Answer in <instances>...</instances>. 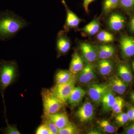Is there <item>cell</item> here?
<instances>
[{
	"label": "cell",
	"mask_w": 134,
	"mask_h": 134,
	"mask_svg": "<svg viewBox=\"0 0 134 134\" xmlns=\"http://www.w3.org/2000/svg\"><path fill=\"white\" fill-rule=\"evenodd\" d=\"M120 8L125 12H131L134 9V0H120Z\"/></svg>",
	"instance_id": "28"
},
{
	"label": "cell",
	"mask_w": 134,
	"mask_h": 134,
	"mask_svg": "<svg viewBox=\"0 0 134 134\" xmlns=\"http://www.w3.org/2000/svg\"><path fill=\"white\" fill-rule=\"evenodd\" d=\"M117 72L119 77L127 84L132 83L133 77L131 68L126 62H120L117 65Z\"/></svg>",
	"instance_id": "15"
},
{
	"label": "cell",
	"mask_w": 134,
	"mask_h": 134,
	"mask_svg": "<svg viewBox=\"0 0 134 134\" xmlns=\"http://www.w3.org/2000/svg\"><path fill=\"white\" fill-rule=\"evenodd\" d=\"M76 81L68 83L56 84L50 89L51 92L64 105L68 100Z\"/></svg>",
	"instance_id": "7"
},
{
	"label": "cell",
	"mask_w": 134,
	"mask_h": 134,
	"mask_svg": "<svg viewBox=\"0 0 134 134\" xmlns=\"http://www.w3.org/2000/svg\"><path fill=\"white\" fill-rule=\"evenodd\" d=\"M130 121H134V107H130L127 113Z\"/></svg>",
	"instance_id": "33"
},
{
	"label": "cell",
	"mask_w": 134,
	"mask_h": 134,
	"mask_svg": "<svg viewBox=\"0 0 134 134\" xmlns=\"http://www.w3.org/2000/svg\"><path fill=\"white\" fill-rule=\"evenodd\" d=\"M81 55L77 51H75L72 55L69 70L74 74H77L83 68L86 64Z\"/></svg>",
	"instance_id": "16"
},
{
	"label": "cell",
	"mask_w": 134,
	"mask_h": 134,
	"mask_svg": "<svg viewBox=\"0 0 134 134\" xmlns=\"http://www.w3.org/2000/svg\"><path fill=\"white\" fill-rule=\"evenodd\" d=\"M46 116L55 124L59 129L65 127L70 122L68 117L65 114L56 113L52 115Z\"/></svg>",
	"instance_id": "22"
},
{
	"label": "cell",
	"mask_w": 134,
	"mask_h": 134,
	"mask_svg": "<svg viewBox=\"0 0 134 134\" xmlns=\"http://www.w3.org/2000/svg\"><path fill=\"white\" fill-rule=\"evenodd\" d=\"M62 2L64 5L65 10L66 12V18L63 26L65 31L67 32H68L71 30L79 31V24L83 21V20L79 18L75 13L70 9L65 0H62Z\"/></svg>",
	"instance_id": "9"
},
{
	"label": "cell",
	"mask_w": 134,
	"mask_h": 134,
	"mask_svg": "<svg viewBox=\"0 0 134 134\" xmlns=\"http://www.w3.org/2000/svg\"><path fill=\"white\" fill-rule=\"evenodd\" d=\"M55 80L56 84L68 83L76 81V75L69 70H61L56 73Z\"/></svg>",
	"instance_id": "20"
},
{
	"label": "cell",
	"mask_w": 134,
	"mask_h": 134,
	"mask_svg": "<svg viewBox=\"0 0 134 134\" xmlns=\"http://www.w3.org/2000/svg\"><path fill=\"white\" fill-rule=\"evenodd\" d=\"M119 46L123 59H128L134 56V37L123 34L120 37Z\"/></svg>",
	"instance_id": "8"
},
{
	"label": "cell",
	"mask_w": 134,
	"mask_h": 134,
	"mask_svg": "<svg viewBox=\"0 0 134 134\" xmlns=\"http://www.w3.org/2000/svg\"><path fill=\"white\" fill-rule=\"evenodd\" d=\"M118 97L115 96V93L110 90L107 92L103 97L101 100L103 110L106 112L111 111L112 108L117 100Z\"/></svg>",
	"instance_id": "21"
},
{
	"label": "cell",
	"mask_w": 134,
	"mask_h": 134,
	"mask_svg": "<svg viewBox=\"0 0 134 134\" xmlns=\"http://www.w3.org/2000/svg\"><path fill=\"white\" fill-rule=\"evenodd\" d=\"M29 23L21 17L9 11L0 14V39H9L14 37Z\"/></svg>",
	"instance_id": "1"
},
{
	"label": "cell",
	"mask_w": 134,
	"mask_h": 134,
	"mask_svg": "<svg viewBox=\"0 0 134 134\" xmlns=\"http://www.w3.org/2000/svg\"><path fill=\"white\" fill-rule=\"evenodd\" d=\"M36 134H52L48 127L45 124L41 125L36 131Z\"/></svg>",
	"instance_id": "31"
},
{
	"label": "cell",
	"mask_w": 134,
	"mask_h": 134,
	"mask_svg": "<svg viewBox=\"0 0 134 134\" xmlns=\"http://www.w3.org/2000/svg\"><path fill=\"white\" fill-rule=\"evenodd\" d=\"M97 124L99 129L106 133H113L117 131V129L107 120L98 121Z\"/></svg>",
	"instance_id": "25"
},
{
	"label": "cell",
	"mask_w": 134,
	"mask_h": 134,
	"mask_svg": "<svg viewBox=\"0 0 134 134\" xmlns=\"http://www.w3.org/2000/svg\"><path fill=\"white\" fill-rule=\"evenodd\" d=\"M96 0H83V6L86 13H88L89 10L88 7L91 3Z\"/></svg>",
	"instance_id": "35"
},
{
	"label": "cell",
	"mask_w": 134,
	"mask_h": 134,
	"mask_svg": "<svg viewBox=\"0 0 134 134\" xmlns=\"http://www.w3.org/2000/svg\"><path fill=\"white\" fill-rule=\"evenodd\" d=\"M115 117V122L120 126L125 125L129 121L127 113H121Z\"/></svg>",
	"instance_id": "30"
},
{
	"label": "cell",
	"mask_w": 134,
	"mask_h": 134,
	"mask_svg": "<svg viewBox=\"0 0 134 134\" xmlns=\"http://www.w3.org/2000/svg\"><path fill=\"white\" fill-rule=\"evenodd\" d=\"M65 31L61 30L57 34L56 49L59 56L66 54L71 48L72 42Z\"/></svg>",
	"instance_id": "10"
},
{
	"label": "cell",
	"mask_w": 134,
	"mask_h": 134,
	"mask_svg": "<svg viewBox=\"0 0 134 134\" xmlns=\"http://www.w3.org/2000/svg\"><path fill=\"white\" fill-rule=\"evenodd\" d=\"M86 92L81 87H74L69 98V103L71 106L75 107L79 105L86 95Z\"/></svg>",
	"instance_id": "18"
},
{
	"label": "cell",
	"mask_w": 134,
	"mask_h": 134,
	"mask_svg": "<svg viewBox=\"0 0 134 134\" xmlns=\"http://www.w3.org/2000/svg\"><path fill=\"white\" fill-rule=\"evenodd\" d=\"M41 96L44 115H50L58 113L64 105L50 90L44 89L42 91Z\"/></svg>",
	"instance_id": "3"
},
{
	"label": "cell",
	"mask_w": 134,
	"mask_h": 134,
	"mask_svg": "<svg viewBox=\"0 0 134 134\" xmlns=\"http://www.w3.org/2000/svg\"><path fill=\"white\" fill-rule=\"evenodd\" d=\"M98 59H111L115 55L116 48L111 43H100L97 45Z\"/></svg>",
	"instance_id": "13"
},
{
	"label": "cell",
	"mask_w": 134,
	"mask_h": 134,
	"mask_svg": "<svg viewBox=\"0 0 134 134\" xmlns=\"http://www.w3.org/2000/svg\"><path fill=\"white\" fill-rule=\"evenodd\" d=\"M111 90L108 83H92L89 85L87 93L90 98L97 104L101 103L105 95Z\"/></svg>",
	"instance_id": "6"
},
{
	"label": "cell",
	"mask_w": 134,
	"mask_h": 134,
	"mask_svg": "<svg viewBox=\"0 0 134 134\" xmlns=\"http://www.w3.org/2000/svg\"><path fill=\"white\" fill-rule=\"evenodd\" d=\"M17 66L14 62L4 61L0 63V87L5 90L14 79Z\"/></svg>",
	"instance_id": "2"
},
{
	"label": "cell",
	"mask_w": 134,
	"mask_h": 134,
	"mask_svg": "<svg viewBox=\"0 0 134 134\" xmlns=\"http://www.w3.org/2000/svg\"><path fill=\"white\" fill-rule=\"evenodd\" d=\"M119 8H120V0H103L102 3V15H108Z\"/></svg>",
	"instance_id": "23"
},
{
	"label": "cell",
	"mask_w": 134,
	"mask_h": 134,
	"mask_svg": "<svg viewBox=\"0 0 134 134\" xmlns=\"http://www.w3.org/2000/svg\"><path fill=\"white\" fill-rule=\"evenodd\" d=\"M95 69L93 64L86 63L81 72L76 75V79L81 83H89L96 79Z\"/></svg>",
	"instance_id": "12"
},
{
	"label": "cell",
	"mask_w": 134,
	"mask_h": 134,
	"mask_svg": "<svg viewBox=\"0 0 134 134\" xmlns=\"http://www.w3.org/2000/svg\"><path fill=\"white\" fill-rule=\"evenodd\" d=\"M130 98L132 103L134 104V91H132L130 93Z\"/></svg>",
	"instance_id": "37"
},
{
	"label": "cell",
	"mask_w": 134,
	"mask_h": 134,
	"mask_svg": "<svg viewBox=\"0 0 134 134\" xmlns=\"http://www.w3.org/2000/svg\"><path fill=\"white\" fill-rule=\"evenodd\" d=\"M97 40L100 43H112L115 40L112 33L105 30H101L96 34Z\"/></svg>",
	"instance_id": "24"
},
{
	"label": "cell",
	"mask_w": 134,
	"mask_h": 134,
	"mask_svg": "<svg viewBox=\"0 0 134 134\" xmlns=\"http://www.w3.org/2000/svg\"><path fill=\"white\" fill-rule=\"evenodd\" d=\"M108 15L106 25L110 31L117 32L124 29L126 23V19L124 15L114 10Z\"/></svg>",
	"instance_id": "5"
},
{
	"label": "cell",
	"mask_w": 134,
	"mask_h": 134,
	"mask_svg": "<svg viewBox=\"0 0 134 134\" xmlns=\"http://www.w3.org/2000/svg\"><path fill=\"white\" fill-rule=\"evenodd\" d=\"M111 90L115 93L120 95L124 94L126 91L127 84L119 77L115 76L111 78L108 82Z\"/></svg>",
	"instance_id": "19"
},
{
	"label": "cell",
	"mask_w": 134,
	"mask_h": 134,
	"mask_svg": "<svg viewBox=\"0 0 134 134\" xmlns=\"http://www.w3.org/2000/svg\"><path fill=\"white\" fill-rule=\"evenodd\" d=\"M43 122H44V124L48 127L50 131L52 132V134H58V133L59 129L56 126L55 124L46 115H44Z\"/></svg>",
	"instance_id": "29"
},
{
	"label": "cell",
	"mask_w": 134,
	"mask_h": 134,
	"mask_svg": "<svg viewBox=\"0 0 134 134\" xmlns=\"http://www.w3.org/2000/svg\"><path fill=\"white\" fill-rule=\"evenodd\" d=\"M100 132L97 131V130H94V131H91V132H89V134H101Z\"/></svg>",
	"instance_id": "38"
},
{
	"label": "cell",
	"mask_w": 134,
	"mask_h": 134,
	"mask_svg": "<svg viewBox=\"0 0 134 134\" xmlns=\"http://www.w3.org/2000/svg\"><path fill=\"white\" fill-rule=\"evenodd\" d=\"M79 133V130L77 127L72 122L63 128L59 129V134H76Z\"/></svg>",
	"instance_id": "27"
},
{
	"label": "cell",
	"mask_w": 134,
	"mask_h": 134,
	"mask_svg": "<svg viewBox=\"0 0 134 134\" xmlns=\"http://www.w3.org/2000/svg\"><path fill=\"white\" fill-rule=\"evenodd\" d=\"M100 26L101 24L99 19L95 18L82 29H80V30L83 36L91 37L96 35L98 32L100 30Z\"/></svg>",
	"instance_id": "17"
},
{
	"label": "cell",
	"mask_w": 134,
	"mask_h": 134,
	"mask_svg": "<svg viewBox=\"0 0 134 134\" xmlns=\"http://www.w3.org/2000/svg\"><path fill=\"white\" fill-rule=\"evenodd\" d=\"M128 28L130 32L134 34V14L130 16L128 24Z\"/></svg>",
	"instance_id": "34"
},
{
	"label": "cell",
	"mask_w": 134,
	"mask_h": 134,
	"mask_svg": "<svg viewBox=\"0 0 134 134\" xmlns=\"http://www.w3.org/2000/svg\"><path fill=\"white\" fill-rule=\"evenodd\" d=\"M131 66H132V69L134 73V59L132 60V62H131Z\"/></svg>",
	"instance_id": "39"
},
{
	"label": "cell",
	"mask_w": 134,
	"mask_h": 134,
	"mask_svg": "<svg viewBox=\"0 0 134 134\" xmlns=\"http://www.w3.org/2000/svg\"><path fill=\"white\" fill-rule=\"evenodd\" d=\"M125 134H134V122L125 129Z\"/></svg>",
	"instance_id": "36"
},
{
	"label": "cell",
	"mask_w": 134,
	"mask_h": 134,
	"mask_svg": "<svg viewBox=\"0 0 134 134\" xmlns=\"http://www.w3.org/2000/svg\"><path fill=\"white\" fill-rule=\"evenodd\" d=\"M94 64V67L100 75L106 76L112 72L115 63L111 59H98Z\"/></svg>",
	"instance_id": "14"
},
{
	"label": "cell",
	"mask_w": 134,
	"mask_h": 134,
	"mask_svg": "<svg viewBox=\"0 0 134 134\" xmlns=\"http://www.w3.org/2000/svg\"><path fill=\"white\" fill-rule=\"evenodd\" d=\"M94 114V107L90 100H87L79 108L76 115L81 122L85 123L92 120Z\"/></svg>",
	"instance_id": "11"
},
{
	"label": "cell",
	"mask_w": 134,
	"mask_h": 134,
	"mask_svg": "<svg viewBox=\"0 0 134 134\" xmlns=\"http://www.w3.org/2000/svg\"><path fill=\"white\" fill-rule=\"evenodd\" d=\"M125 106V101L122 98L118 97L117 100L111 109L112 115L115 116L122 112V109Z\"/></svg>",
	"instance_id": "26"
},
{
	"label": "cell",
	"mask_w": 134,
	"mask_h": 134,
	"mask_svg": "<svg viewBox=\"0 0 134 134\" xmlns=\"http://www.w3.org/2000/svg\"><path fill=\"white\" fill-rule=\"evenodd\" d=\"M81 55L86 63L94 64L98 60L97 46L88 41L78 42Z\"/></svg>",
	"instance_id": "4"
},
{
	"label": "cell",
	"mask_w": 134,
	"mask_h": 134,
	"mask_svg": "<svg viewBox=\"0 0 134 134\" xmlns=\"http://www.w3.org/2000/svg\"><path fill=\"white\" fill-rule=\"evenodd\" d=\"M5 133L7 134H20L21 133L16 127L12 126L8 124L7 126L5 129Z\"/></svg>",
	"instance_id": "32"
}]
</instances>
